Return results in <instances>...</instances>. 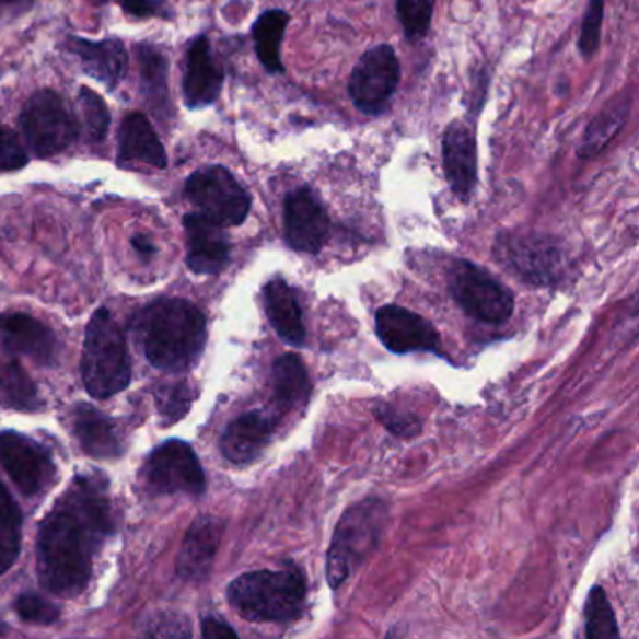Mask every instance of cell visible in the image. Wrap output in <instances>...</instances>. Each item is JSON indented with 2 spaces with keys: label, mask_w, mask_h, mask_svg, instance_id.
Returning a JSON list of instances; mask_svg holds the SVG:
<instances>
[{
  "label": "cell",
  "mask_w": 639,
  "mask_h": 639,
  "mask_svg": "<svg viewBox=\"0 0 639 639\" xmlns=\"http://www.w3.org/2000/svg\"><path fill=\"white\" fill-rule=\"evenodd\" d=\"M113 533L104 478L75 477L39 527L38 574L53 594L75 596L91 580L92 561Z\"/></svg>",
  "instance_id": "obj_1"
},
{
  "label": "cell",
  "mask_w": 639,
  "mask_h": 639,
  "mask_svg": "<svg viewBox=\"0 0 639 639\" xmlns=\"http://www.w3.org/2000/svg\"><path fill=\"white\" fill-rule=\"evenodd\" d=\"M144 355L165 372H183L194 364L207 341L201 310L183 299L152 302L133 321Z\"/></svg>",
  "instance_id": "obj_2"
},
{
  "label": "cell",
  "mask_w": 639,
  "mask_h": 639,
  "mask_svg": "<svg viewBox=\"0 0 639 639\" xmlns=\"http://www.w3.org/2000/svg\"><path fill=\"white\" fill-rule=\"evenodd\" d=\"M229 604L254 623H289L302 614L306 581L297 567L255 570L236 578L228 589Z\"/></svg>",
  "instance_id": "obj_3"
},
{
  "label": "cell",
  "mask_w": 639,
  "mask_h": 639,
  "mask_svg": "<svg viewBox=\"0 0 639 639\" xmlns=\"http://www.w3.org/2000/svg\"><path fill=\"white\" fill-rule=\"evenodd\" d=\"M81 373L92 398H112L130 383L131 364L126 339L117 321L105 307H100L86 326Z\"/></svg>",
  "instance_id": "obj_4"
},
{
  "label": "cell",
  "mask_w": 639,
  "mask_h": 639,
  "mask_svg": "<svg viewBox=\"0 0 639 639\" xmlns=\"http://www.w3.org/2000/svg\"><path fill=\"white\" fill-rule=\"evenodd\" d=\"M386 523V504L377 499L352 504L341 515L326 557V578L336 589L349 578L372 549L377 548Z\"/></svg>",
  "instance_id": "obj_5"
},
{
  "label": "cell",
  "mask_w": 639,
  "mask_h": 639,
  "mask_svg": "<svg viewBox=\"0 0 639 639\" xmlns=\"http://www.w3.org/2000/svg\"><path fill=\"white\" fill-rule=\"evenodd\" d=\"M188 201L222 228L241 225L249 214L252 197L223 165H209L191 173L184 186Z\"/></svg>",
  "instance_id": "obj_6"
},
{
  "label": "cell",
  "mask_w": 639,
  "mask_h": 639,
  "mask_svg": "<svg viewBox=\"0 0 639 639\" xmlns=\"http://www.w3.org/2000/svg\"><path fill=\"white\" fill-rule=\"evenodd\" d=\"M21 130L38 158L66 151L78 139V120L55 91H38L23 105Z\"/></svg>",
  "instance_id": "obj_7"
},
{
  "label": "cell",
  "mask_w": 639,
  "mask_h": 639,
  "mask_svg": "<svg viewBox=\"0 0 639 639\" xmlns=\"http://www.w3.org/2000/svg\"><path fill=\"white\" fill-rule=\"evenodd\" d=\"M402 66L394 47L388 44L372 47L360 57L349 78V96L355 107L368 117L386 112L396 94Z\"/></svg>",
  "instance_id": "obj_8"
},
{
  "label": "cell",
  "mask_w": 639,
  "mask_h": 639,
  "mask_svg": "<svg viewBox=\"0 0 639 639\" xmlns=\"http://www.w3.org/2000/svg\"><path fill=\"white\" fill-rule=\"evenodd\" d=\"M449 288L465 314L484 323H502L514 312V299L509 289L473 263L454 265Z\"/></svg>",
  "instance_id": "obj_9"
},
{
  "label": "cell",
  "mask_w": 639,
  "mask_h": 639,
  "mask_svg": "<svg viewBox=\"0 0 639 639\" xmlns=\"http://www.w3.org/2000/svg\"><path fill=\"white\" fill-rule=\"evenodd\" d=\"M143 478L154 496H201L207 486L196 452L178 439H171L152 452L144 464Z\"/></svg>",
  "instance_id": "obj_10"
},
{
  "label": "cell",
  "mask_w": 639,
  "mask_h": 639,
  "mask_svg": "<svg viewBox=\"0 0 639 639\" xmlns=\"http://www.w3.org/2000/svg\"><path fill=\"white\" fill-rule=\"evenodd\" d=\"M497 259L533 283H549L559 275L561 249L538 233H502L497 239Z\"/></svg>",
  "instance_id": "obj_11"
},
{
  "label": "cell",
  "mask_w": 639,
  "mask_h": 639,
  "mask_svg": "<svg viewBox=\"0 0 639 639\" xmlns=\"http://www.w3.org/2000/svg\"><path fill=\"white\" fill-rule=\"evenodd\" d=\"M283 231L289 248L320 254L330 233V218L314 189L302 186L286 197Z\"/></svg>",
  "instance_id": "obj_12"
},
{
  "label": "cell",
  "mask_w": 639,
  "mask_h": 639,
  "mask_svg": "<svg viewBox=\"0 0 639 639\" xmlns=\"http://www.w3.org/2000/svg\"><path fill=\"white\" fill-rule=\"evenodd\" d=\"M0 464L21 493L28 497L46 488L55 475L49 452L15 431L0 433Z\"/></svg>",
  "instance_id": "obj_13"
},
{
  "label": "cell",
  "mask_w": 639,
  "mask_h": 639,
  "mask_svg": "<svg viewBox=\"0 0 639 639\" xmlns=\"http://www.w3.org/2000/svg\"><path fill=\"white\" fill-rule=\"evenodd\" d=\"M443 170L454 196L469 201L478 183L477 138L473 126L454 120L446 126L441 139Z\"/></svg>",
  "instance_id": "obj_14"
},
{
  "label": "cell",
  "mask_w": 639,
  "mask_h": 639,
  "mask_svg": "<svg viewBox=\"0 0 639 639\" xmlns=\"http://www.w3.org/2000/svg\"><path fill=\"white\" fill-rule=\"evenodd\" d=\"M375 330L392 352L439 351V334L431 323L402 306H383L375 315Z\"/></svg>",
  "instance_id": "obj_15"
},
{
  "label": "cell",
  "mask_w": 639,
  "mask_h": 639,
  "mask_svg": "<svg viewBox=\"0 0 639 639\" xmlns=\"http://www.w3.org/2000/svg\"><path fill=\"white\" fill-rule=\"evenodd\" d=\"M184 229L188 239L189 270L196 275H218L229 263L231 244L222 225L199 214H188L184 218Z\"/></svg>",
  "instance_id": "obj_16"
},
{
  "label": "cell",
  "mask_w": 639,
  "mask_h": 639,
  "mask_svg": "<svg viewBox=\"0 0 639 639\" xmlns=\"http://www.w3.org/2000/svg\"><path fill=\"white\" fill-rule=\"evenodd\" d=\"M222 66L210 53L209 38L199 36L191 42L184 62V102L189 109H201L220 98L223 86Z\"/></svg>",
  "instance_id": "obj_17"
},
{
  "label": "cell",
  "mask_w": 639,
  "mask_h": 639,
  "mask_svg": "<svg viewBox=\"0 0 639 639\" xmlns=\"http://www.w3.org/2000/svg\"><path fill=\"white\" fill-rule=\"evenodd\" d=\"M222 520L202 515L191 523L176 559V572L184 580H202L209 574L223 535Z\"/></svg>",
  "instance_id": "obj_18"
},
{
  "label": "cell",
  "mask_w": 639,
  "mask_h": 639,
  "mask_svg": "<svg viewBox=\"0 0 639 639\" xmlns=\"http://www.w3.org/2000/svg\"><path fill=\"white\" fill-rule=\"evenodd\" d=\"M0 334L8 351L25 355L42 365L53 364L57 359V338L49 326L39 323L31 315H0Z\"/></svg>",
  "instance_id": "obj_19"
},
{
  "label": "cell",
  "mask_w": 639,
  "mask_h": 639,
  "mask_svg": "<svg viewBox=\"0 0 639 639\" xmlns=\"http://www.w3.org/2000/svg\"><path fill=\"white\" fill-rule=\"evenodd\" d=\"M68 49L73 55H78L85 73L107 86L109 91H115L128 72V53L120 39L107 38L91 42V39L70 38Z\"/></svg>",
  "instance_id": "obj_20"
},
{
  "label": "cell",
  "mask_w": 639,
  "mask_h": 639,
  "mask_svg": "<svg viewBox=\"0 0 639 639\" xmlns=\"http://www.w3.org/2000/svg\"><path fill=\"white\" fill-rule=\"evenodd\" d=\"M272 433L275 420H270L262 413H246L233 420L223 431L220 441L222 454L231 464H249L262 456L270 443Z\"/></svg>",
  "instance_id": "obj_21"
},
{
  "label": "cell",
  "mask_w": 639,
  "mask_h": 639,
  "mask_svg": "<svg viewBox=\"0 0 639 639\" xmlns=\"http://www.w3.org/2000/svg\"><path fill=\"white\" fill-rule=\"evenodd\" d=\"M118 163H147L156 170L167 167L162 141L143 113H130L118 130Z\"/></svg>",
  "instance_id": "obj_22"
},
{
  "label": "cell",
  "mask_w": 639,
  "mask_h": 639,
  "mask_svg": "<svg viewBox=\"0 0 639 639\" xmlns=\"http://www.w3.org/2000/svg\"><path fill=\"white\" fill-rule=\"evenodd\" d=\"M265 306L276 334L289 346L301 347L306 339V328L297 294L293 288H289L288 281L281 278L268 281L265 286Z\"/></svg>",
  "instance_id": "obj_23"
},
{
  "label": "cell",
  "mask_w": 639,
  "mask_h": 639,
  "mask_svg": "<svg viewBox=\"0 0 639 639\" xmlns=\"http://www.w3.org/2000/svg\"><path fill=\"white\" fill-rule=\"evenodd\" d=\"M73 433L89 456L109 460L120 456L123 443L117 428L104 413L92 405H79L73 415Z\"/></svg>",
  "instance_id": "obj_24"
},
{
  "label": "cell",
  "mask_w": 639,
  "mask_h": 639,
  "mask_svg": "<svg viewBox=\"0 0 639 639\" xmlns=\"http://www.w3.org/2000/svg\"><path fill=\"white\" fill-rule=\"evenodd\" d=\"M630 109H632V98L627 92H623L617 98L612 100L593 118L588 131L583 133V139H581L580 147H578V156L589 160V158L601 154L609 144V141L623 130V126L627 125Z\"/></svg>",
  "instance_id": "obj_25"
},
{
  "label": "cell",
  "mask_w": 639,
  "mask_h": 639,
  "mask_svg": "<svg viewBox=\"0 0 639 639\" xmlns=\"http://www.w3.org/2000/svg\"><path fill=\"white\" fill-rule=\"evenodd\" d=\"M289 21L291 18L286 10L275 8L263 12L252 26L255 55L268 73H286L281 62V42L288 31Z\"/></svg>",
  "instance_id": "obj_26"
},
{
  "label": "cell",
  "mask_w": 639,
  "mask_h": 639,
  "mask_svg": "<svg viewBox=\"0 0 639 639\" xmlns=\"http://www.w3.org/2000/svg\"><path fill=\"white\" fill-rule=\"evenodd\" d=\"M272 383H275L276 402L286 411L302 407L310 398L312 386H310L306 365L297 355H283L276 360L272 368Z\"/></svg>",
  "instance_id": "obj_27"
},
{
  "label": "cell",
  "mask_w": 639,
  "mask_h": 639,
  "mask_svg": "<svg viewBox=\"0 0 639 639\" xmlns=\"http://www.w3.org/2000/svg\"><path fill=\"white\" fill-rule=\"evenodd\" d=\"M139 73H141V91L149 104L156 109H165L170 98L167 86V59L163 53L154 46L141 44L138 47Z\"/></svg>",
  "instance_id": "obj_28"
},
{
  "label": "cell",
  "mask_w": 639,
  "mask_h": 639,
  "mask_svg": "<svg viewBox=\"0 0 639 639\" xmlns=\"http://www.w3.org/2000/svg\"><path fill=\"white\" fill-rule=\"evenodd\" d=\"M23 514L12 493L0 484V574L20 557Z\"/></svg>",
  "instance_id": "obj_29"
},
{
  "label": "cell",
  "mask_w": 639,
  "mask_h": 639,
  "mask_svg": "<svg viewBox=\"0 0 639 639\" xmlns=\"http://www.w3.org/2000/svg\"><path fill=\"white\" fill-rule=\"evenodd\" d=\"M0 391L4 392L8 402L18 409L36 411L39 407L38 388L33 379L13 360H0Z\"/></svg>",
  "instance_id": "obj_30"
},
{
  "label": "cell",
  "mask_w": 639,
  "mask_h": 639,
  "mask_svg": "<svg viewBox=\"0 0 639 639\" xmlns=\"http://www.w3.org/2000/svg\"><path fill=\"white\" fill-rule=\"evenodd\" d=\"M585 634L589 639L619 638V628L615 620L606 593L601 588H594L585 604Z\"/></svg>",
  "instance_id": "obj_31"
},
{
  "label": "cell",
  "mask_w": 639,
  "mask_h": 639,
  "mask_svg": "<svg viewBox=\"0 0 639 639\" xmlns=\"http://www.w3.org/2000/svg\"><path fill=\"white\" fill-rule=\"evenodd\" d=\"M435 0H396V13L404 26L405 38L418 42L430 33Z\"/></svg>",
  "instance_id": "obj_32"
},
{
  "label": "cell",
  "mask_w": 639,
  "mask_h": 639,
  "mask_svg": "<svg viewBox=\"0 0 639 639\" xmlns=\"http://www.w3.org/2000/svg\"><path fill=\"white\" fill-rule=\"evenodd\" d=\"M79 107L83 113L89 139L94 143L104 141L105 133L109 130V123H112V115H109V109H107L104 98L98 96L96 92L91 91L89 86H81V91H79Z\"/></svg>",
  "instance_id": "obj_33"
},
{
  "label": "cell",
  "mask_w": 639,
  "mask_h": 639,
  "mask_svg": "<svg viewBox=\"0 0 639 639\" xmlns=\"http://www.w3.org/2000/svg\"><path fill=\"white\" fill-rule=\"evenodd\" d=\"M194 402V392L186 383L162 386L156 391V404L165 425H173L188 413Z\"/></svg>",
  "instance_id": "obj_34"
},
{
  "label": "cell",
  "mask_w": 639,
  "mask_h": 639,
  "mask_svg": "<svg viewBox=\"0 0 639 639\" xmlns=\"http://www.w3.org/2000/svg\"><path fill=\"white\" fill-rule=\"evenodd\" d=\"M602 21H604V0H589L588 12L581 21V34L578 39L583 59H591L601 46Z\"/></svg>",
  "instance_id": "obj_35"
},
{
  "label": "cell",
  "mask_w": 639,
  "mask_h": 639,
  "mask_svg": "<svg viewBox=\"0 0 639 639\" xmlns=\"http://www.w3.org/2000/svg\"><path fill=\"white\" fill-rule=\"evenodd\" d=\"M15 609L21 619L36 625H51L59 619V609L53 606L51 602L44 601L42 596L34 593L21 594L15 602Z\"/></svg>",
  "instance_id": "obj_36"
},
{
  "label": "cell",
  "mask_w": 639,
  "mask_h": 639,
  "mask_svg": "<svg viewBox=\"0 0 639 639\" xmlns=\"http://www.w3.org/2000/svg\"><path fill=\"white\" fill-rule=\"evenodd\" d=\"M28 163L25 149L21 147L20 138L8 128H0V173L23 170Z\"/></svg>",
  "instance_id": "obj_37"
},
{
  "label": "cell",
  "mask_w": 639,
  "mask_h": 639,
  "mask_svg": "<svg viewBox=\"0 0 639 639\" xmlns=\"http://www.w3.org/2000/svg\"><path fill=\"white\" fill-rule=\"evenodd\" d=\"M375 415L392 433L402 435V438H411L420 430V422H418L417 418L411 417V415H404V413H399L398 409H394L391 405H379V407H375Z\"/></svg>",
  "instance_id": "obj_38"
},
{
  "label": "cell",
  "mask_w": 639,
  "mask_h": 639,
  "mask_svg": "<svg viewBox=\"0 0 639 639\" xmlns=\"http://www.w3.org/2000/svg\"><path fill=\"white\" fill-rule=\"evenodd\" d=\"M34 7V0H0V25L18 20Z\"/></svg>",
  "instance_id": "obj_39"
},
{
  "label": "cell",
  "mask_w": 639,
  "mask_h": 639,
  "mask_svg": "<svg viewBox=\"0 0 639 639\" xmlns=\"http://www.w3.org/2000/svg\"><path fill=\"white\" fill-rule=\"evenodd\" d=\"M202 638H236V632L233 628L229 627L228 623L214 619V617H207V619L202 620Z\"/></svg>",
  "instance_id": "obj_40"
},
{
  "label": "cell",
  "mask_w": 639,
  "mask_h": 639,
  "mask_svg": "<svg viewBox=\"0 0 639 639\" xmlns=\"http://www.w3.org/2000/svg\"><path fill=\"white\" fill-rule=\"evenodd\" d=\"M118 2H120V7L125 8L126 12L131 13V15H138V18L158 13V7L152 0H118Z\"/></svg>",
  "instance_id": "obj_41"
},
{
  "label": "cell",
  "mask_w": 639,
  "mask_h": 639,
  "mask_svg": "<svg viewBox=\"0 0 639 639\" xmlns=\"http://www.w3.org/2000/svg\"><path fill=\"white\" fill-rule=\"evenodd\" d=\"M131 244H133V248L138 249L139 254L144 255V257L154 254V244H152L147 236H133Z\"/></svg>",
  "instance_id": "obj_42"
},
{
  "label": "cell",
  "mask_w": 639,
  "mask_h": 639,
  "mask_svg": "<svg viewBox=\"0 0 639 639\" xmlns=\"http://www.w3.org/2000/svg\"><path fill=\"white\" fill-rule=\"evenodd\" d=\"M94 2H96V4H104V2H107V0H94Z\"/></svg>",
  "instance_id": "obj_43"
}]
</instances>
